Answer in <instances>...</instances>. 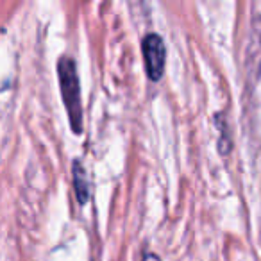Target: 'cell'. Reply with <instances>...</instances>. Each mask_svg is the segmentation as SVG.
I'll list each match as a JSON object with an SVG mask.
<instances>
[{"label": "cell", "instance_id": "cell-1", "mask_svg": "<svg viewBox=\"0 0 261 261\" xmlns=\"http://www.w3.org/2000/svg\"><path fill=\"white\" fill-rule=\"evenodd\" d=\"M58 77L61 84V95L70 116V125L75 133L83 129V104H81V84L75 61L70 56H63L58 61Z\"/></svg>", "mask_w": 261, "mask_h": 261}, {"label": "cell", "instance_id": "cell-2", "mask_svg": "<svg viewBox=\"0 0 261 261\" xmlns=\"http://www.w3.org/2000/svg\"><path fill=\"white\" fill-rule=\"evenodd\" d=\"M142 52L149 79H161L165 70V61H167V48H165L163 38L156 33L145 34L142 40Z\"/></svg>", "mask_w": 261, "mask_h": 261}, {"label": "cell", "instance_id": "cell-3", "mask_svg": "<svg viewBox=\"0 0 261 261\" xmlns=\"http://www.w3.org/2000/svg\"><path fill=\"white\" fill-rule=\"evenodd\" d=\"M72 181L73 186H75L77 200L81 204H84L88 200V195H90V186H88V175L81 160H75L72 163Z\"/></svg>", "mask_w": 261, "mask_h": 261}, {"label": "cell", "instance_id": "cell-4", "mask_svg": "<svg viewBox=\"0 0 261 261\" xmlns=\"http://www.w3.org/2000/svg\"><path fill=\"white\" fill-rule=\"evenodd\" d=\"M215 122H217V125L220 127V133H222V138L218 140V143H220V150H222V152H227V149H231V142L225 138V135H227V123H225L222 113H217V116H215Z\"/></svg>", "mask_w": 261, "mask_h": 261}, {"label": "cell", "instance_id": "cell-5", "mask_svg": "<svg viewBox=\"0 0 261 261\" xmlns=\"http://www.w3.org/2000/svg\"><path fill=\"white\" fill-rule=\"evenodd\" d=\"M142 261H161V259H160V256H158V254L147 252L145 256H143V259H142Z\"/></svg>", "mask_w": 261, "mask_h": 261}]
</instances>
